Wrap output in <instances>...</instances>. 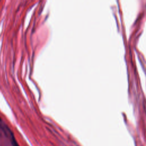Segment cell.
Here are the masks:
<instances>
[{
	"instance_id": "cell-1",
	"label": "cell",
	"mask_w": 146,
	"mask_h": 146,
	"mask_svg": "<svg viewBox=\"0 0 146 146\" xmlns=\"http://www.w3.org/2000/svg\"><path fill=\"white\" fill-rule=\"evenodd\" d=\"M14 146H18V145H17V143L15 141H14Z\"/></svg>"
}]
</instances>
